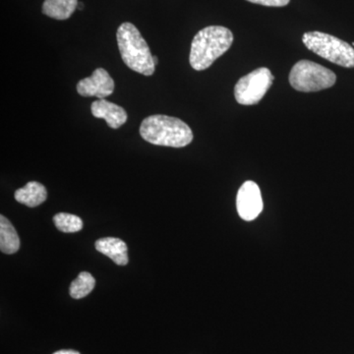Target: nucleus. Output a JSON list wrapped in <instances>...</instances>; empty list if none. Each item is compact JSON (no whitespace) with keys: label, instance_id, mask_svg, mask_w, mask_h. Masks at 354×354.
<instances>
[{"label":"nucleus","instance_id":"6","mask_svg":"<svg viewBox=\"0 0 354 354\" xmlns=\"http://www.w3.org/2000/svg\"><path fill=\"white\" fill-rule=\"evenodd\" d=\"M274 82V76L269 69L261 67L241 77L234 88V97L239 104L252 106L264 97Z\"/></svg>","mask_w":354,"mask_h":354},{"label":"nucleus","instance_id":"12","mask_svg":"<svg viewBox=\"0 0 354 354\" xmlns=\"http://www.w3.org/2000/svg\"><path fill=\"white\" fill-rule=\"evenodd\" d=\"M20 248V239L12 223L0 216V249L2 253L14 254Z\"/></svg>","mask_w":354,"mask_h":354},{"label":"nucleus","instance_id":"9","mask_svg":"<svg viewBox=\"0 0 354 354\" xmlns=\"http://www.w3.org/2000/svg\"><path fill=\"white\" fill-rule=\"evenodd\" d=\"M91 109L95 118L106 120L113 129H118L127 121V113L124 109L104 99L93 102Z\"/></svg>","mask_w":354,"mask_h":354},{"label":"nucleus","instance_id":"15","mask_svg":"<svg viewBox=\"0 0 354 354\" xmlns=\"http://www.w3.org/2000/svg\"><path fill=\"white\" fill-rule=\"evenodd\" d=\"M53 223L60 232L65 234L80 232L83 228V221L72 214L59 213L53 216Z\"/></svg>","mask_w":354,"mask_h":354},{"label":"nucleus","instance_id":"2","mask_svg":"<svg viewBox=\"0 0 354 354\" xmlns=\"http://www.w3.org/2000/svg\"><path fill=\"white\" fill-rule=\"evenodd\" d=\"M142 138L153 145L183 148L193 141L191 128L179 118L156 114L146 118L140 127Z\"/></svg>","mask_w":354,"mask_h":354},{"label":"nucleus","instance_id":"13","mask_svg":"<svg viewBox=\"0 0 354 354\" xmlns=\"http://www.w3.org/2000/svg\"><path fill=\"white\" fill-rule=\"evenodd\" d=\"M78 7L77 0H44L43 13L57 20H66Z\"/></svg>","mask_w":354,"mask_h":354},{"label":"nucleus","instance_id":"19","mask_svg":"<svg viewBox=\"0 0 354 354\" xmlns=\"http://www.w3.org/2000/svg\"><path fill=\"white\" fill-rule=\"evenodd\" d=\"M78 9H82L83 8V4L82 3H78V7H77Z\"/></svg>","mask_w":354,"mask_h":354},{"label":"nucleus","instance_id":"10","mask_svg":"<svg viewBox=\"0 0 354 354\" xmlns=\"http://www.w3.org/2000/svg\"><path fill=\"white\" fill-rule=\"evenodd\" d=\"M95 249L100 253L108 256L118 266L127 265L128 248L127 243L115 237H104L95 241Z\"/></svg>","mask_w":354,"mask_h":354},{"label":"nucleus","instance_id":"1","mask_svg":"<svg viewBox=\"0 0 354 354\" xmlns=\"http://www.w3.org/2000/svg\"><path fill=\"white\" fill-rule=\"evenodd\" d=\"M234 43V34L221 26H209L197 32L191 44L189 62L197 71L206 70L225 55Z\"/></svg>","mask_w":354,"mask_h":354},{"label":"nucleus","instance_id":"3","mask_svg":"<svg viewBox=\"0 0 354 354\" xmlns=\"http://www.w3.org/2000/svg\"><path fill=\"white\" fill-rule=\"evenodd\" d=\"M116 39L121 58L130 69L145 76L155 73L156 64L150 48L134 25L129 22L121 24Z\"/></svg>","mask_w":354,"mask_h":354},{"label":"nucleus","instance_id":"18","mask_svg":"<svg viewBox=\"0 0 354 354\" xmlns=\"http://www.w3.org/2000/svg\"><path fill=\"white\" fill-rule=\"evenodd\" d=\"M153 62H155V64L157 65L158 64V60L157 57H153Z\"/></svg>","mask_w":354,"mask_h":354},{"label":"nucleus","instance_id":"5","mask_svg":"<svg viewBox=\"0 0 354 354\" xmlns=\"http://www.w3.org/2000/svg\"><path fill=\"white\" fill-rule=\"evenodd\" d=\"M337 81L334 72L309 60H300L291 69L290 83L299 92H318L333 87Z\"/></svg>","mask_w":354,"mask_h":354},{"label":"nucleus","instance_id":"20","mask_svg":"<svg viewBox=\"0 0 354 354\" xmlns=\"http://www.w3.org/2000/svg\"><path fill=\"white\" fill-rule=\"evenodd\" d=\"M353 46H354V43L353 44Z\"/></svg>","mask_w":354,"mask_h":354},{"label":"nucleus","instance_id":"16","mask_svg":"<svg viewBox=\"0 0 354 354\" xmlns=\"http://www.w3.org/2000/svg\"><path fill=\"white\" fill-rule=\"evenodd\" d=\"M252 3L269 7H283L290 3V0H247Z\"/></svg>","mask_w":354,"mask_h":354},{"label":"nucleus","instance_id":"7","mask_svg":"<svg viewBox=\"0 0 354 354\" xmlns=\"http://www.w3.org/2000/svg\"><path fill=\"white\" fill-rule=\"evenodd\" d=\"M236 208L242 220L250 221L259 216L263 209L259 186L248 180L242 184L236 197Z\"/></svg>","mask_w":354,"mask_h":354},{"label":"nucleus","instance_id":"8","mask_svg":"<svg viewBox=\"0 0 354 354\" xmlns=\"http://www.w3.org/2000/svg\"><path fill=\"white\" fill-rule=\"evenodd\" d=\"M113 79L104 68L95 69L92 75L77 84V92L83 97H97L102 100L113 94Z\"/></svg>","mask_w":354,"mask_h":354},{"label":"nucleus","instance_id":"4","mask_svg":"<svg viewBox=\"0 0 354 354\" xmlns=\"http://www.w3.org/2000/svg\"><path fill=\"white\" fill-rule=\"evenodd\" d=\"M309 50L333 64L353 68L354 48L342 39L322 32H307L302 38Z\"/></svg>","mask_w":354,"mask_h":354},{"label":"nucleus","instance_id":"11","mask_svg":"<svg viewBox=\"0 0 354 354\" xmlns=\"http://www.w3.org/2000/svg\"><path fill=\"white\" fill-rule=\"evenodd\" d=\"M14 196H15L16 201L26 205L30 208H34L46 201L48 192L43 184L37 183V181H30L26 184L24 187L16 190Z\"/></svg>","mask_w":354,"mask_h":354},{"label":"nucleus","instance_id":"17","mask_svg":"<svg viewBox=\"0 0 354 354\" xmlns=\"http://www.w3.org/2000/svg\"><path fill=\"white\" fill-rule=\"evenodd\" d=\"M53 354H80V353L73 351V349H62V351H58Z\"/></svg>","mask_w":354,"mask_h":354},{"label":"nucleus","instance_id":"14","mask_svg":"<svg viewBox=\"0 0 354 354\" xmlns=\"http://www.w3.org/2000/svg\"><path fill=\"white\" fill-rule=\"evenodd\" d=\"M95 279L90 272H82L76 279L72 281L69 288L70 297L74 299H81L87 297L94 290Z\"/></svg>","mask_w":354,"mask_h":354}]
</instances>
